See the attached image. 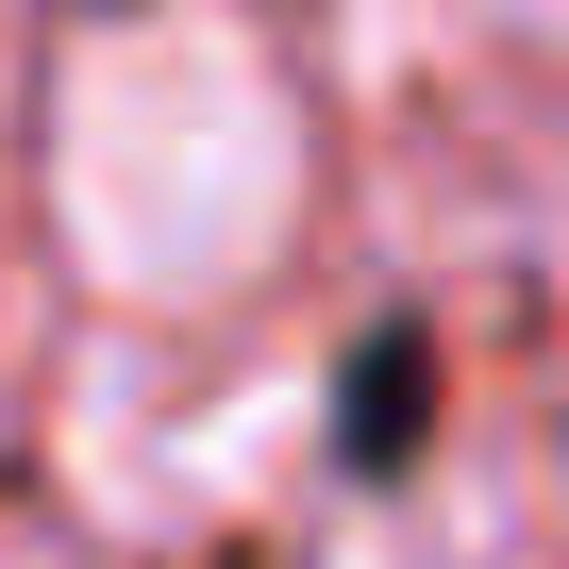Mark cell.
Listing matches in <instances>:
<instances>
[{"label":"cell","mask_w":569,"mask_h":569,"mask_svg":"<svg viewBox=\"0 0 569 569\" xmlns=\"http://www.w3.org/2000/svg\"><path fill=\"white\" fill-rule=\"evenodd\" d=\"M51 201L118 302H218L302 218V101L234 18H118L51 84Z\"/></svg>","instance_id":"1"},{"label":"cell","mask_w":569,"mask_h":569,"mask_svg":"<svg viewBox=\"0 0 569 569\" xmlns=\"http://www.w3.org/2000/svg\"><path fill=\"white\" fill-rule=\"evenodd\" d=\"M502 18H536V34H569V0H502Z\"/></svg>","instance_id":"2"}]
</instances>
